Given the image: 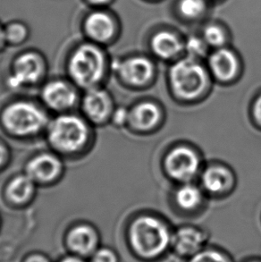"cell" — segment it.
<instances>
[{"label": "cell", "instance_id": "32", "mask_svg": "<svg viewBox=\"0 0 261 262\" xmlns=\"http://www.w3.org/2000/svg\"><path fill=\"white\" fill-rule=\"evenodd\" d=\"M86 1H87L89 4H91V5L99 7V6H104V5L110 3L111 0H86Z\"/></svg>", "mask_w": 261, "mask_h": 262}, {"label": "cell", "instance_id": "1", "mask_svg": "<svg viewBox=\"0 0 261 262\" xmlns=\"http://www.w3.org/2000/svg\"><path fill=\"white\" fill-rule=\"evenodd\" d=\"M173 96L185 103L196 102L209 92L212 77L200 61L185 57L176 61L167 74Z\"/></svg>", "mask_w": 261, "mask_h": 262}, {"label": "cell", "instance_id": "26", "mask_svg": "<svg viewBox=\"0 0 261 262\" xmlns=\"http://www.w3.org/2000/svg\"><path fill=\"white\" fill-rule=\"evenodd\" d=\"M190 262H228L226 257L217 252L205 251L196 253Z\"/></svg>", "mask_w": 261, "mask_h": 262}, {"label": "cell", "instance_id": "10", "mask_svg": "<svg viewBox=\"0 0 261 262\" xmlns=\"http://www.w3.org/2000/svg\"><path fill=\"white\" fill-rule=\"evenodd\" d=\"M85 117L95 124H106L111 119L116 108L113 97L105 89H90L85 92L81 101Z\"/></svg>", "mask_w": 261, "mask_h": 262}, {"label": "cell", "instance_id": "2", "mask_svg": "<svg viewBox=\"0 0 261 262\" xmlns=\"http://www.w3.org/2000/svg\"><path fill=\"white\" fill-rule=\"evenodd\" d=\"M67 71L71 80L80 88L99 87L106 75V58L98 44L82 43L71 54Z\"/></svg>", "mask_w": 261, "mask_h": 262}, {"label": "cell", "instance_id": "21", "mask_svg": "<svg viewBox=\"0 0 261 262\" xmlns=\"http://www.w3.org/2000/svg\"><path fill=\"white\" fill-rule=\"evenodd\" d=\"M4 33L7 44L19 46L28 39L29 29L21 21H11L4 27Z\"/></svg>", "mask_w": 261, "mask_h": 262}, {"label": "cell", "instance_id": "12", "mask_svg": "<svg viewBox=\"0 0 261 262\" xmlns=\"http://www.w3.org/2000/svg\"><path fill=\"white\" fill-rule=\"evenodd\" d=\"M129 113V127L140 134L154 132L160 126L164 119V112L159 104L145 100L132 106Z\"/></svg>", "mask_w": 261, "mask_h": 262}, {"label": "cell", "instance_id": "28", "mask_svg": "<svg viewBox=\"0 0 261 262\" xmlns=\"http://www.w3.org/2000/svg\"><path fill=\"white\" fill-rule=\"evenodd\" d=\"M21 262H53L50 257L43 252H33L29 253Z\"/></svg>", "mask_w": 261, "mask_h": 262}, {"label": "cell", "instance_id": "34", "mask_svg": "<svg viewBox=\"0 0 261 262\" xmlns=\"http://www.w3.org/2000/svg\"><path fill=\"white\" fill-rule=\"evenodd\" d=\"M254 262H258V261H254Z\"/></svg>", "mask_w": 261, "mask_h": 262}, {"label": "cell", "instance_id": "31", "mask_svg": "<svg viewBox=\"0 0 261 262\" xmlns=\"http://www.w3.org/2000/svg\"><path fill=\"white\" fill-rule=\"evenodd\" d=\"M7 159V149L5 148V146L0 143V167L3 166L4 163L6 162Z\"/></svg>", "mask_w": 261, "mask_h": 262}, {"label": "cell", "instance_id": "29", "mask_svg": "<svg viewBox=\"0 0 261 262\" xmlns=\"http://www.w3.org/2000/svg\"><path fill=\"white\" fill-rule=\"evenodd\" d=\"M251 113L255 124L261 127V94L255 99L254 102L251 106Z\"/></svg>", "mask_w": 261, "mask_h": 262}, {"label": "cell", "instance_id": "19", "mask_svg": "<svg viewBox=\"0 0 261 262\" xmlns=\"http://www.w3.org/2000/svg\"><path fill=\"white\" fill-rule=\"evenodd\" d=\"M205 191L201 186L192 182L181 184L173 195V200L179 209L184 211H194L204 202Z\"/></svg>", "mask_w": 261, "mask_h": 262}, {"label": "cell", "instance_id": "11", "mask_svg": "<svg viewBox=\"0 0 261 262\" xmlns=\"http://www.w3.org/2000/svg\"><path fill=\"white\" fill-rule=\"evenodd\" d=\"M208 69L212 79L222 84H229L239 78L242 66L235 52L221 48L208 57Z\"/></svg>", "mask_w": 261, "mask_h": 262}, {"label": "cell", "instance_id": "27", "mask_svg": "<svg viewBox=\"0 0 261 262\" xmlns=\"http://www.w3.org/2000/svg\"><path fill=\"white\" fill-rule=\"evenodd\" d=\"M129 113H130V110L127 107H124V106L116 107L114 110L110 122L117 127L126 126L129 122Z\"/></svg>", "mask_w": 261, "mask_h": 262}, {"label": "cell", "instance_id": "14", "mask_svg": "<svg viewBox=\"0 0 261 262\" xmlns=\"http://www.w3.org/2000/svg\"><path fill=\"white\" fill-rule=\"evenodd\" d=\"M64 170L58 157L51 153H40L33 157L25 167V174L36 184H48L57 181Z\"/></svg>", "mask_w": 261, "mask_h": 262}, {"label": "cell", "instance_id": "30", "mask_svg": "<svg viewBox=\"0 0 261 262\" xmlns=\"http://www.w3.org/2000/svg\"><path fill=\"white\" fill-rule=\"evenodd\" d=\"M57 262H89L88 259H83L78 256L67 253V255L62 257Z\"/></svg>", "mask_w": 261, "mask_h": 262}, {"label": "cell", "instance_id": "13", "mask_svg": "<svg viewBox=\"0 0 261 262\" xmlns=\"http://www.w3.org/2000/svg\"><path fill=\"white\" fill-rule=\"evenodd\" d=\"M236 180L233 170L222 164H214L205 167L201 173V186L206 193L220 197L229 193Z\"/></svg>", "mask_w": 261, "mask_h": 262}, {"label": "cell", "instance_id": "9", "mask_svg": "<svg viewBox=\"0 0 261 262\" xmlns=\"http://www.w3.org/2000/svg\"><path fill=\"white\" fill-rule=\"evenodd\" d=\"M64 246L68 253L89 259L100 246L99 231L91 224L74 225L66 234Z\"/></svg>", "mask_w": 261, "mask_h": 262}, {"label": "cell", "instance_id": "7", "mask_svg": "<svg viewBox=\"0 0 261 262\" xmlns=\"http://www.w3.org/2000/svg\"><path fill=\"white\" fill-rule=\"evenodd\" d=\"M114 70L121 81L130 88L144 89L154 82L157 69L154 63L145 57H133L116 62Z\"/></svg>", "mask_w": 261, "mask_h": 262}, {"label": "cell", "instance_id": "16", "mask_svg": "<svg viewBox=\"0 0 261 262\" xmlns=\"http://www.w3.org/2000/svg\"><path fill=\"white\" fill-rule=\"evenodd\" d=\"M83 31L92 42L103 44L113 38L116 25L110 14L102 11H94L85 18Z\"/></svg>", "mask_w": 261, "mask_h": 262}, {"label": "cell", "instance_id": "4", "mask_svg": "<svg viewBox=\"0 0 261 262\" xmlns=\"http://www.w3.org/2000/svg\"><path fill=\"white\" fill-rule=\"evenodd\" d=\"M90 132L85 119L72 114H63L50 122L47 137L50 145L57 151L74 154L87 144Z\"/></svg>", "mask_w": 261, "mask_h": 262}, {"label": "cell", "instance_id": "8", "mask_svg": "<svg viewBox=\"0 0 261 262\" xmlns=\"http://www.w3.org/2000/svg\"><path fill=\"white\" fill-rule=\"evenodd\" d=\"M46 72V62L35 51H26L14 61L8 83L11 88L20 89L39 82Z\"/></svg>", "mask_w": 261, "mask_h": 262}, {"label": "cell", "instance_id": "5", "mask_svg": "<svg viewBox=\"0 0 261 262\" xmlns=\"http://www.w3.org/2000/svg\"><path fill=\"white\" fill-rule=\"evenodd\" d=\"M1 122L8 133L18 137L37 135L50 124L47 114L30 101L9 104L2 112Z\"/></svg>", "mask_w": 261, "mask_h": 262}, {"label": "cell", "instance_id": "22", "mask_svg": "<svg viewBox=\"0 0 261 262\" xmlns=\"http://www.w3.org/2000/svg\"><path fill=\"white\" fill-rule=\"evenodd\" d=\"M203 39L208 46L221 49L226 42V32L217 25H208L203 32Z\"/></svg>", "mask_w": 261, "mask_h": 262}, {"label": "cell", "instance_id": "18", "mask_svg": "<svg viewBox=\"0 0 261 262\" xmlns=\"http://www.w3.org/2000/svg\"><path fill=\"white\" fill-rule=\"evenodd\" d=\"M151 49L159 59L172 60L184 51V44L172 32L163 31L152 38Z\"/></svg>", "mask_w": 261, "mask_h": 262}, {"label": "cell", "instance_id": "6", "mask_svg": "<svg viewBox=\"0 0 261 262\" xmlns=\"http://www.w3.org/2000/svg\"><path fill=\"white\" fill-rule=\"evenodd\" d=\"M202 160L191 146L180 144L170 149L164 160L166 174L179 184L190 183L201 174Z\"/></svg>", "mask_w": 261, "mask_h": 262}, {"label": "cell", "instance_id": "20", "mask_svg": "<svg viewBox=\"0 0 261 262\" xmlns=\"http://www.w3.org/2000/svg\"><path fill=\"white\" fill-rule=\"evenodd\" d=\"M35 189V182L27 174H21L13 178L7 184L6 194L11 203L23 205L32 200Z\"/></svg>", "mask_w": 261, "mask_h": 262}, {"label": "cell", "instance_id": "3", "mask_svg": "<svg viewBox=\"0 0 261 262\" xmlns=\"http://www.w3.org/2000/svg\"><path fill=\"white\" fill-rule=\"evenodd\" d=\"M173 235L163 220L151 215L138 216L130 224L129 240L138 254L152 258L166 251Z\"/></svg>", "mask_w": 261, "mask_h": 262}, {"label": "cell", "instance_id": "17", "mask_svg": "<svg viewBox=\"0 0 261 262\" xmlns=\"http://www.w3.org/2000/svg\"><path fill=\"white\" fill-rule=\"evenodd\" d=\"M205 241L204 233L192 227H181L172 237L173 247L182 255H195L200 252Z\"/></svg>", "mask_w": 261, "mask_h": 262}, {"label": "cell", "instance_id": "15", "mask_svg": "<svg viewBox=\"0 0 261 262\" xmlns=\"http://www.w3.org/2000/svg\"><path fill=\"white\" fill-rule=\"evenodd\" d=\"M41 99L50 110L64 112L71 110L76 104L78 93L69 82L63 80H54L43 87Z\"/></svg>", "mask_w": 261, "mask_h": 262}, {"label": "cell", "instance_id": "24", "mask_svg": "<svg viewBox=\"0 0 261 262\" xmlns=\"http://www.w3.org/2000/svg\"><path fill=\"white\" fill-rule=\"evenodd\" d=\"M204 0H181L179 9L181 14L188 18L200 16L205 10Z\"/></svg>", "mask_w": 261, "mask_h": 262}, {"label": "cell", "instance_id": "33", "mask_svg": "<svg viewBox=\"0 0 261 262\" xmlns=\"http://www.w3.org/2000/svg\"><path fill=\"white\" fill-rule=\"evenodd\" d=\"M6 39H5V33H4V28L0 26V49L6 45Z\"/></svg>", "mask_w": 261, "mask_h": 262}, {"label": "cell", "instance_id": "23", "mask_svg": "<svg viewBox=\"0 0 261 262\" xmlns=\"http://www.w3.org/2000/svg\"><path fill=\"white\" fill-rule=\"evenodd\" d=\"M208 47L204 39L198 37H191L184 44V51L187 52L188 57L200 60L207 56Z\"/></svg>", "mask_w": 261, "mask_h": 262}, {"label": "cell", "instance_id": "25", "mask_svg": "<svg viewBox=\"0 0 261 262\" xmlns=\"http://www.w3.org/2000/svg\"><path fill=\"white\" fill-rule=\"evenodd\" d=\"M89 262H119V258L117 252L110 247L99 246L93 254H92Z\"/></svg>", "mask_w": 261, "mask_h": 262}]
</instances>
